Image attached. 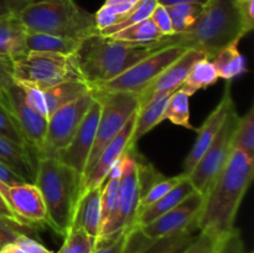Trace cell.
Listing matches in <instances>:
<instances>
[{
	"mask_svg": "<svg viewBox=\"0 0 254 253\" xmlns=\"http://www.w3.org/2000/svg\"><path fill=\"white\" fill-rule=\"evenodd\" d=\"M254 176L253 158L233 149L221 173L203 193L197 217L198 230L225 238L235 230V221Z\"/></svg>",
	"mask_w": 254,
	"mask_h": 253,
	"instance_id": "1",
	"label": "cell"
},
{
	"mask_svg": "<svg viewBox=\"0 0 254 253\" xmlns=\"http://www.w3.org/2000/svg\"><path fill=\"white\" fill-rule=\"evenodd\" d=\"M168 46L164 37L149 44H131L96 34L82 40L74 59L84 81L93 86L116 78L140 60Z\"/></svg>",
	"mask_w": 254,
	"mask_h": 253,
	"instance_id": "2",
	"label": "cell"
},
{
	"mask_svg": "<svg viewBox=\"0 0 254 253\" xmlns=\"http://www.w3.org/2000/svg\"><path fill=\"white\" fill-rule=\"evenodd\" d=\"M237 0H208L192 29L164 36L169 46L203 51L212 59L218 51L246 36Z\"/></svg>",
	"mask_w": 254,
	"mask_h": 253,
	"instance_id": "3",
	"label": "cell"
},
{
	"mask_svg": "<svg viewBox=\"0 0 254 253\" xmlns=\"http://www.w3.org/2000/svg\"><path fill=\"white\" fill-rule=\"evenodd\" d=\"M81 180L76 170L57 158H41L37 161L34 184L46 206L49 227L64 237L72 226L81 195Z\"/></svg>",
	"mask_w": 254,
	"mask_h": 253,
	"instance_id": "4",
	"label": "cell"
},
{
	"mask_svg": "<svg viewBox=\"0 0 254 253\" xmlns=\"http://www.w3.org/2000/svg\"><path fill=\"white\" fill-rule=\"evenodd\" d=\"M26 31L84 40L99 34L94 14L82 9L74 0H44L19 14Z\"/></svg>",
	"mask_w": 254,
	"mask_h": 253,
	"instance_id": "5",
	"label": "cell"
},
{
	"mask_svg": "<svg viewBox=\"0 0 254 253\" xmlns=\"http://www.w3.org/2000/svg\"><path fill=\"white\" fill-rule=\"evenodd\" d=\"M161 178L160 174L149 164H144L135 154V146L130 148L122 159L119 179L118 211L108 227L99 233L98 240H107L136 230L139 202L149 186Z\"/></svg>",
	"mask_w": 254,
	"mask_h": 253,
	"instance_id": "6",
	"label": "cell"
},
{
	"mask_svg": "<svg viewBox=\"0 0 254 253\" xmlns=\"http://www.w3.org/2000/svg\"><path fill=\"white\" fill-rule=\"evenodd\" d=\"M11 63L15 83L42 91L66 81H84L74 55L27 51L12 57Z\"/></svg>",
	"mask_w": 254,
	"mask_h": 253,
	"instance_id": "7",
	"label": "cell"
},
{
	"mask_svg": "<svg viewBox=\"0 0 254 253\" xmlns=\"http://www.w3.org/2000/svg\"><path fill=\"white\" fill-rule=\"evenodd\" d=\"M92 92L101 103V116L97 126L96 138L83 175L91 170L99 154L116 138L117 134L123 129L127 122L138 112L140 107L139 94L126 92H101L93 89Z\"/></svg>",
	"mask_w": 254,
	"mask_h": 253,
	"instance_id": "8",
	"label": "cell"
},
{
	"mask_svg": "<svg viewBox=\"0 0 254 253\" xmlns=\"http://www.w3.org/2000/svg\"><path fill=\"white\" fill-rule=\"evenodd\" d=\"M186 50L188 49L181 46L164 47L136 62L116 78L103 83L93 84L91 88L101 92H126L139 94Z\"/></svg>",
	"mask_w": 254,
	"mask_h": 253,
	"instance_id": "9",
	"label": "cell"
},
{
	"mask_svg": "<svg viewBox=\"0 0 254 253\" xmlns=\"http://www.w3.org/2000/svg\"><path fill=\"white\" fill-rule=\"evenodd\" d=\"M240 116L236 108L226 118L220 131L213 139L211 145L198 160L195 168L188 174L197 192L205 193L216 176L221 173L232 153V136Z\"/></svg>",
	"mask_w": 254,
	"mask_h": 253,
	"instance_id": "10",
	"label": "cell"
},
{
	"mask_svg": "<svg viewBox=\"0 0 254 253\" xmlns=\"http://www.w3.org/2000/svg\"><path fill=\"white\" fill-rule=\"evenodd\" d=\"M93 102L94 96L91 91L72 103L61 107L49 117L44 150L40 159L55 158L71 143L74 133Z\"/></svg>",
	"mask_w": 254,
	"mask_h": 253,
	"instance_id": "11",
	"label": "cell"
},
{
	"mask_svg": "<svg viewBox=\"0 0 254 253\" xmlns=\"http://www.w3.org/2000/svg\"><path fill=\"white\" fill-rule=\"evenodd\" d=\"M0 104L9 112L26 144L40 159L44 150L49 119L27 104L24 91L17 83L11 84L0 92Z\"/></svg>",
	"mask_w": 254,
	"mask_h": 253,
	"instance_id": "12",
	"label": "cell"
},
{
	"mask_svg": "<svg viewBox=\"0 0 254 253\" xmlns=\"http://www.w3.org/2000/svg\"><path fill=\"white\" fill-rule=\"evenodd\" d=\"M203 205V193L195 191L178 206L143 227L138 228L148 240H158L197 226V217Z\"/></svg>",
	"mask_w": 254,
	"mask_h": 253,
	"instance_id": "13",
	"label": "cell"
},
{
	"mask_svg": "<svg viewBox=\"0 0 254 253\" xmlns=\"http://www.w3.org/2000/svg\"><path fill=\"white\" fill-rule=\"evenodd\" d=\"M0 191L24 227L46 225L47 211L40 190L35 184L19 183L6 185L0 181Z\"/></svg>",
	"mask_w": 254,
	"mask_h": 253,
	"instance_id": "14",
	"label": "cell"
},
{
	"mask_svg": "<svg viewBox=\"0 0 254 253\" xmlns=\"http://www.w3.org/2000/svg\"><path fill=\"white\" fill-rule=\"evenodd\" d=\"M99 116H101V103L94 97V102L79 124L71 143L55 156L64 164L71 166L81 176L83 175L84 168L93 146Z\"/></svg>",
	"mask_w": 254,
	"mask_h": 253,
	"instance_id": "15",
	"label": "cell"
},
{
	"mask_svg": "<svg viewBox=\"0 0 254 253\" xmlns=\"http://www.w3.org/2000/svg\"><path fill=\"white\" fill-rule=\"evenodd\" d=\"M135 117L136 113L130 117V119L123 126V129L117 134L116 138L99 154L98 159L91 168V170L82 176L81 193L89 190V189L101 186L102 183L106 180L111 169L123 158V155L129 149L135 146L131 144L134 126H135Z\"/></svg>",
	"mask_w": 254,
	"mask_h": 253,
	"instance_id": "16",
	"label": "cell"
},
{
	"mask_svg": "<svg viewBox=\"0 0 254 253\" xmlns=\"http://www.w3.org/2000/svg\"><path fill=\"white\" fill-rule=\"evenodd\" d=\"M235 108V102H233L232 93H231V83L228 82L225 91H223L222 98L218 102L216 108L211 112L210 116L205 121V123L201 126V128L196 129L198 135L195 144L191 148L190 153L188 154V156L185 158V161H184V174H189L195 168L196 164L202 158L205 151L207 150V148L211 145L213 139L218 134L221 126H222L226 118H227V116Z\"/></svg>",
	"mask_w": 254,
	"mask_h": 253,
	"instance_id": "17",
	"label": "cell"
},
{
	"mask_svg": "<svg viewBox=\"0 0 254 253\" xmlns=\"http://www.w3.org/2000/svg\"><path fill=\"white\" fill-rule=\"evenodd\" d=\"M208 59L203 51L195 49H188L176 61H174L166 69H164L143 92L139 93L140 107L148 103L158 94L164 92H175L181 88L189 72L198 60Z\"/></svg>",
	"mask_w": 254,
	"mask_h": 253,
	"instance_id": "18",
	"label": "cell"
},
{
	"mask_svg": "<svg viewBox=\"0 0 254 253\" xmlns=\"http://www.w3.org/2000/svg\"><path fill=\"white\" fill-rule=\"evenodd\" d=\"M36 153L30 146L20 145L0 135V163L25 183L34 184L37 169Z\"/></svg>",
	"mask_w": 254,
	"mask_h": 253,
	"instance_id": "19",
	"label": "cell"
},
{
	"mask_svg": "<svg viewBox=\"0 0 254 253\" xmlns=\"http://www.w3.org/2000/svg\"><path fill=\"white\" fill-rule=\"evenodd\" d=\"M101 190L102 185L79 195L71 226V228L83 230L97 240L101 232Z\"/></svg>",
	"mask_w": 254,
	"mask_h": 253,
	"instance_id": "20",
	"label": "cell"
},
{
	"mask_svg": "<svg viewBox=\"0 0 254 253\" xmlns=\"http://www.w3.org/2000/svg\"><path fill=\"white\" fill-rule=\"evenodd\" d=\"M195 188H193L192 183L189 179L188 174L185 175V178L173 189V190L169 191L166 195H164L163 197L159 198L156 202H154L153 205H150L149 207H146L145 210L141 211L139 213L138 218H136V230L143 226L148 225V223L153 222L155 218H158L159 216L164 215L165 212H168L169 210L174 208L175 206H178L181 201L185 200L186 197L191 195V193L195 192Z\"/></svg>",
	"mask_w": 254,
	"mask_h": 253,
	"instance_id": "21",
	"label": "cell"
},
{
	"mask_svg": "<svg viewBox=\"0 0 254 253\" xmlns=\"http://www.w3.org/2000/svg\"><path fill=\"white\" fill-rule=\"evenodd\" d=\"M174 92H164V93L158 94L155 98L149 101L144 106L139 107L135 117V126H134L133 131V140L131 144L135 145L136 141L153 130L156 126L164 121V111L166 108L169 98Z\"/></svg>",
	"mask_w": 254,
	"mask_h": 253,
	"instance_id": "22",
	"label": "cell"
},
{
	"mask_svg": "<svg viewBox=\"0 0 254 253\" xmlns=\"http://www.w3.org/2000/svg\"><path fill=\"white\" fill-rule=\"evenodd\" d=\"M81 42V40L71 39V37L27 31L26 39H25V49H26V52H55V54L72 56L77 52Z\"/></svg>",
	"mask_w": 254,
	"mask_h": 253,
	"instance_id": "23",
	"label": "cell"
},
{
	"mask_svg": "<svg viewBox=\"0 0 254 253\" xmlns=\"http://www.w3.org/2000/svg\"><path fill=\"white\" fill-rule=\"evenodd\" d=\"M26 32L19 16L0 19V59H12L26 52Z\"/></svg>",
	"mask_w": 254,
	"mask_h": 253,
	"instance_id": "24",
	"label": "cell"
},
{
	"mask_svg": "<svg viewBox=\"0 0 254 253\" xmlns=\"http://www.w3.org/2000/svg\"><path fill=\"white\" fill-rule=\"evenodd\" d=\"M240 42H233L211 59L220 78L231 82L247 72V60L238 50Z\"/></svg>",
	"mask_w": 254,
	"mask_h": 253,
	"instance_id": "25",
	"label": "cell"
},
{
	"mask_svg": "<svg viewBox=\"0 0 254 253\" xmlns=\"http://www.w3.org/2000/svg\"><path fill=\"white\" fill-rule=\"evenodd\" d=\"M91 91V86L86 81H66L45 89L44 93L49 109V117L61 107L72 103Z\"/></svg>",
	"mask_w": 254,
	"mask_h": 253,
	"instance_id": "26",
	"label": "cell"
},
{
	"mask_svg": "<svg viewBox=\"0 0 254 253\" xmlns=\"http://www.w3.org/2000/svg\"><path fill=\"white\" fill-rule=\"evenodd\" d=\"M200 230L192 226L174 235L149 241L148 245L138 253H185L197 238Z\"/></svg>",
	"mask_w": 254,
	"mask_h": 253,
	"instance_id": "27",
	"label": "cell"
},
{
	"mask_svg": "<svg viewBox=\"0 0 254 253\" xmlns=\"http://www.w3.org/2000/svg\"><path fill=\"white\" fill-rule=\"evenodd\" d=\"M218 74L210 59L198 60L189 72L181 89L192 96L200 89H205L218 81Z\"/></svg>",
	"mask_w": 254,
	"mask_h": 253,
	"instance_id": "28",
	"label": "cell"
},
{
	"mask_svg": "<svg viewBox=\"0 0 254 253\" xmlns=\"http://www.w3.org/2000/svg\"><path fill=\"white\" fill-rule=\"evenodd\" d=\"M190 94L181 88L174 92L169 98L166 108L164 111V121L168 119L175 126H184L186 129L196 130L190 122Z\"/></svg>",
	"mask_w": 254,
	"mask_h": 253,
	"instance_id": "29",
	"label": "cell"
},
{
	"mask_svg": "<svg viewBox=\"0 0 254 253\" xmlns=\"http://www.w3.org/2000/svg\"><path fill=\"white\" fill-rule=\"evenodd\" d=\"M140 0H106L94 14L98 31L121 21Z\"/></svg>",
	"mask_w": 254,
	"mask_h": 253,
	"instance_id": "30",
	"label": "cell"
},
{
	"mask_svg": "<svg viewBox=\"0 0 254 253\" xmlns=\"http://www.w3.org/2000/svg\"><path fill=\"white\" fill-rule=\"evenodd\" d=\"M166 9L170 15L174 34H183L192 29L202 12L203 5L180 2V4L166 6Z\"/></svg>",
	"mask_w": 254,
	"mask_h": 253,
	"instance_id": "31",
	"label": "cell"
},
{
	"mask_svg": "<svg viewBox=\"0 0 254 253\" xmlns=\"http://www.w3.org/2000/svg\"><path fill=\"white\" fill-rule=\"evenodd\" d=\"M109 37L119 40V41L131 42V44H149V42L159 41L164 36L149 17V19L143 20V21L133 25V26L121 30V31L116 32Z\"/></svg>",
	"mask_w": 254,
	"mask_h": 253,
	"instance_id": "32",
	"label": "cell"
},
{
	"mask_svg": "<svg viewBox=\"0 0 254 253\" xmlns=\"http://www.w3.org/2000/svg\"><path fill=\"white\" fill-rule=\"evenodd\" d=\"M232 149H238L254 156V107L248 109L245 116L240 117L232 136Z\"/></svg>",
	"mask_w": 254,
	"mask_h": 253,
	"instance_id": "33",
	"label": "cell"
},
{
	"mask_svg": "<svg viewBox=\"0 0 254 253\" xmlns=\"http://www.w3.org/2000/svg\"><path fill=\"white\" fill-rule=\"evenodd\" d=\"M156 5H158V0H140L121 21L107 27V29L101 30L99 35L109 37L113 34H116V32L121 31V30H124L127 27L133 26V25L143 21V20L149 19Z\"/></svg>",
	"mask_w": 254,
	"mask_h": 253,
	"instance_id": "34",
	"label": "cell"
},
{
	"mask_svg": "<svg viewBox=\"0 0 254 253\" xmlns=\"http://www.w3.org/2000/svg\"><path fill=\"white\" fill-rule=\"evenodd\" d=\"M97 238L79 228H69L64 236V242L57 253H93L96 250Z\"/></svg>",
	"mask_w": 254,
	"mask_h": 253,
	"instance_id": "35",
	"label": "cell"
},
{
	"mask_svg": "<svg viewBox=\"0 0 254 253\" xmlns=\"http://www.w3.org/2000/svg\"><path fill=\"white\" fill-rule=\"evenodd\" d=\"M186 174H180L178 176H171V178H160L159 180H156L155 183L151 184L148 188V190L143 193L140 198V202H139V213L143 210H145L146 207H149L150 205H153L154 202L159 200V198L163 197L164 195L169 192L170 190H173L184 178H185ZM138 213V216H139Z\"/></svg>",
	"mask_w": 254,
	"mask_h": 253,
	"instance_id": "36",
	"label": "cell"
},
{
	"mask_svg": "<svg viewBox=\"0 0 254 253\" xmlns=\"http://www.w3.org/2000/svg\"><path fill=\"white\" fill-rule=\"evenodd\" d=\"M225 238H220L210 232L201 231L195 242L190 246V248L185 253H216Z\"/></svg>",
	"mask_w": 254,
	"mask_h": 253,
	"instance_id": "37",
	"label": "cell"
},
{
	"mask_svg": "<svg viewBox=\"0 0 254 253\" xmlns=\"http://www.w3.org/2000/svg\"><path fill=\"white\" fill-rule=\"evenodd\" d=\"M0 135L10 139V140L15 141V143L20 144V145L29 146L26 141H25L24 136L21 135V133L17 129L16 124L12 121L9 112L1 104H0Z\"/></svg>",
	"mask_w": 254,
	"mask_h": 253,
	"instance_id": "38",
	"label": "cell"
},
{
	"mask_svg": "<svg viewBox=\"0 0 254 253\" xmlns=\"http://www.w3.org/2000/svg\"><path fill=\"white\" fill-rule=\"evenodd\" d=\"M24 91L25 99H26L27 104L31 107L32 109L41 114L42 117L49 119V109H47L46 98H45V93L42 89L37 88L34 86H27V84H20Z\"/></svg>",
	"mask_w": 254,
	"mask_h": 253,
	"instance_id": "39",
	"label": "cell"
},
{
	"mask_svg": "<svg viewBox=\"0 0 254 253\" xmlns=\"http://www.w3.org/2000/svg\"><path fill=\"white\" fill-rule=\"evenodd\" d=\"M130 233L122 232L117 237L97 241L93 253H127V243Z\"/></svg>",
	"mask_w": 254,
	"mask_h": 253,
	"instance_id": "40",
	"label": "cell"
},
{
	"mask_svg": "<svg viewBox=\"0 0 254 253\" xmlns=\"http://www.w3.org/2000/svg\"><path fill=\"white\" fill-rule=\"evenodd\" d=\"M44 0H0V19L10 16H19L26 7Z\"/></svg>",
	"mask_w": 254,
	"mask_h": 253,
	"instance_id": "41",
	"label": "cell"
},
{
	"mask_svg": "<svg viewBox=\"0 0 254 253\" xmlns=\"http://www.w3.org/2000/svg\"><path fill=\"white\" fill-rule=\"evenodd\" d=\"M150 19L151 21L155 24V26L158 27V30L160 31V34L163 35V36H170V35H174L170 15H169L166 6H163V5L159 4L156 5L155 9L151 12Z\"/></svg>",
	"mask_w": 254,
	"mask_h": 253,
	"instance_id": "42",
	"label": "cell"
},
{
	"mask_svg": "<svg viewBox=\"0 0 254 253\" xmlns=\"http://www.w3.org/2000/svg\"><path fill=\"white\" fill-rule=\"evenodd\" d=\"M216 253H246L245 243H243L241 233L237 228L232 231L218 247Z\"/></svg>",
	"mask_w": 254,
	"mask_h": 253,
	"instance_id": "43",
	"label": "cell"
},
{
	"mask_svg": "<svg viewBox=\"0 0 254 253\" xmlns=\"http://www.w3.org/2000/svg\"><path fill=\"white\" fill-rule=\"evenodd\" d=\"M237 4L246 34H250L254 27V0H237Z\"/></svg>",
	"mask_w": 254,
	"mask_h": 253,
	"instance_id": "44",
	"label": "cell"
},
{
	"mask_svg": "<svg viewBox=\"0 0 254 253\" xmlns=\"http://www.w3.org/2000/svg\"><path fill=\"white\" fill-rule=\"evenodd\" d=\"M21 233L19 227L0 218V250L7 243L15 242Z\"/></svg>",
	"mask_w": 254,
	"mask_h": 253,
	"instance_id": "45",
	"label": "cell"
},
{
	"mask_svg": "<svg viewBox=\"0 0 254 253\" xmlns=\"http://www.w3.org/2000/svg\"><path fill=\"white\" fill-rule=\"evenodd\" d=\"M15 243L24 251V253H54L50 250H47L40 242H37L36 240L25 235V233H21L17 237V240L15 241Z\"/></svg>",
	"mask_w": 254,
	"mask_h": 253,
	"instance_id": "46",
	"label": "cell"
},
{
	"mask_svg": "<svg viewBox=\"0 0 254 253\" xmlns=\"http://www.w3.org/2000/svg\"><path fill=\"white\" fill-rule=\"evenodd\" d=\"M14 83L11 59H0V92Z\"/></svg>",
	"mask_w": 254,
	"mask_h": 253,
	"instance_id": "47",
	"label": "cell"
},
{
	"mask_svg": "<svg viewBox=\"0 0 254 253\" xmlns=\"http://www.w3.org/2000/svg\"><path fill=\"white\" fill-rule=\"evenodd\" d=\"M0 218L7 221V222L12 223V225L16 226V227H19V228L24 227V226H22V223L20 222L19 218H17L16 216H15V213L12 212V210L10 208V206L7 205L6 200H5L4 196H2L1 191H0Z\"/></svg>",
	"mask_w": 254,
	"mask_h": 253,
	"instance_id": "48",
	"label": "cell"
},
{
	"mask_svg": "<svg viewBox=\"0 0 254 253\" xmlns=\"http://www.w3.org/2000/svg\"><path fill=\"white\" fill-rule=\"evenodd\" d=\"M208 0H158L159 5L163 6H170V5L180 4V2H191V4H200L205 5Z\"/></svg>",
	"mask_w": 254,
	"mask_h": 253,
	"instance_id": "49",
	"label": "cell"
},
{
	"mask_svg": "<svg viewBox=\"0 0 254 253\" xmlns=\"http://www.w3.org/2000/svg\"><path fill=\"white\" fill-rule=\"evenodd\" d=\"M0 253H24V251L19 247L15 242L7 243L0 250Z\"/></svg>",
	"mask_w": 254,
	"mask_h": 253,
	"instance_id": "50",
	"label": "cell"
},
{
	"mask_svg": "<svg viewBox=\"0 0 254 253\" xmlns=\"http://www.w3.org/2000/svg\"><path fill=\"white\" fill-rule=\"evenodd\" d=\"M250 253H253V252H250Z\"/></svg>",
	"mask_w": 254,
	"mask_h": 253,
	"instance_id": "51",
	"label": "cell"
}]
</instances>
